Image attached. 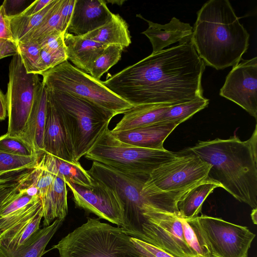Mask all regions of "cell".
<instances>
[{
  "instance_id": "cell-1",
  "label": "cell",
  "mask_w": 257,
  "mask_h": 257,
  "mask_svg": "<svg viewBox=\"0 0 257 257\" xmlns=\"http://www.w3.org/2000/svg\"><path fill=\"white\" fill-rule=\"evenodd\" d=\"M205 66L191 36L152 53L102 82L134 106H173L203 97L201 80Z\"/></svg>"
},
{
  "instance_id": "cell-2",
  "label": "cell",
  "mask_w": 257,
  "mask_h": 257,
  "mask_svg": "<svg viewBox=\"0 0 257 257\" xmlns=\"http://www.w3.org/2000/svg\"><path fill=\"white\" fill-rule=\"evenodd\" d=\"M211 166L207 178L240 202L257 208V129L241 141L236 136L199 142L187 149Z\"/></svg>"
},
{
  "instance_id": "cell-3",
  "label": "cell",
  "mask_w": 257,
  "mask_h": 257,
  "mask_svg": "<svg viewBox=\"0 0 257 257\" xmlns=\"http://www.w3.org/2000/svg\"><path fill=\"white\" fill-rule=\"evenodd\" d=\"M249 34L228 0H210L197 12L191 41L205 64L221 70L238 64Z\"/></svg>"
},
{
  "instance_id": "cell-4",
  "label": "cell",
  "mask_w": 257,
  "mask_h": 257,
  "mask_svg": "<svg viewBox=\"0 0 257 257\" xmlns=\"http://www.w3.org/2000/svg\"><path fill=\"white\" fill-rule=\"evenodd\" d=\"M87 172L116 192L124 207L125 222L120 228L132 237L139 239L144 214L151 208L179 215L177 203L185 191L144 192L142 188L150 175L125 174L95 161Z\"/></svg>"
},
{
  "instance_id": "cell-5",
  "label": "cell",
  "mask_w": 257,
  "mask_h": 257,
  "mask_svg": "<svg viewBox=\"0 0 257 257\" xmlns=\"http://www.w3.org/2000/svg\"><path fill=\"white\" fill-rule=\"evenodd\" d=\"M71 141L76 160L84 156L108 129L113 113L83 98L47 89Z\"/></svg>"
},
{
  "instance_id": "cell-6",
  "label": "cell",
  "mask_w": 257,
  "mask_h": 257,
  "mask_svg": "<svg viewBox=\"0 0 257 257\" xmlns=\"http://www.w3.org/2000/svg\"><path fill=\"white\" fill-rule=\"evenodd\" d=\"M131 237L118 226L88 217L52 249L60 257H144Z\"/></svg>"
},
{
  "instance_id": "cell-7",
  "label": "cell",
  "mask_w": 257,
  "mask_h": 257,
  "mask_svg": "<svg viewBox=\"0 0 257 257\" xmlns=\"http://www.w3.org/2000/svg\"><path fill=\"white\" fill-rule=\"evenodd\" d=\"M178 154L166 149H147L125 144L116 138L108 128L84 157L125 174L149 175Z\"/></svg>"
},
{
  "instance_id": "cell-8",
  "label": "cell",
  "mask_w": 257,
  "mask_h": 257,
  "mask_svg": "<svg viewBox=\"0 0 257 257\" xmlns=\"http://www.w3.org/2000/svg\"><path fill=\"white\" fill-rule=\"evenodd\" d=\"M47 89L85 99L115 115L134 106L107 88L100 80L66 60L41 74Z\"/></svg>"
},
{
  "instance_id": "cell-9",
  "label": "cell",
  "mask_w": 257,
  "mask_h": 257,
  "mask_svg": "<svg viewBox=\"0 0 257 257\" xmlns=\"http://www.w3.org/2000/svg\"><path fill=\"white\" fill-rule=\"evenodd\" d=\"M9 68L6 94L8 116L7 134L20 138L26 128L42 81L38 74L27 73L18 53L13 56Z\"/></svg>"
},
{
  "instance_id": "cell-10",
  "label": "cell",
  "mask_w": 257,
  "mask_h": 257,
  "mask_svg": "<svg viewBox=\"0 0 257 257\" xmlns=\"http://www.w3.org/2000/svg\"><path fill=\"white\" fill-rule=\"evenodd\" d=\"M211 166L186 151L152 172L146 187L167 192L188 191L207 178Z\"/></svg>"
},
{
  "instance_id": "cell-11",
  "label": "cell",
  "mask_w": 257,
  "mask_h": 257,
  "mask_svg": "<svg viewBox=\"0 0 257 257\" xmlns=\"http://www.w3.org/2000/svg\"><path fill=\"white\" fill-rule=\"evenodd\" d=\"M139 239L164 249L175 257H198L186 242L180 217L152 208L144 215Z\"/></svg>"
},
{
  "instance_id": "cell-12",
  "label": "cell",
  "mask_w": 257,
  "mask_h": 257,
  "mask_svg": "<svg viewBox=\"0 0 257 257\" xmlns=\"http://www.w3.org/2000/svg\"><path fill=\"white\" fill-rule=\"evenodd\" d=\"M197 219L212 257H248L255 235L247 227L204 214Z\"/></svg>"
},
{
  "instance_id": "cell-13",
  "label": "cell",
  "mask_w": 257,
  "mask_h": 257,
  "mask_svg": "<svg viewBox=\"0 0 257 257\" xmlns=\"http://www.w3.org/2000/svg\"><path fill=\"white\" fill-rule=\"evenodd\" d=\"M65 182L72 192L73 200L76 206L119 227L124 226V204L113 189L95 179L93 186L90 188L67 181Z\"/></svg>"
},
{
  "instance_id": "cell-14",
  "label": "cell",
  "mask_w": 257,
  "mask_h": 257,
  "mask_svg": "<svg viewBox=\"0 0 257 257\" xmlns=\"http://www.w3.org/2000/svg\"><path fill=\"white\" fill-rule=\"evenodd\" d=\"M219 95L257 117V57L244 60L233 66Z\"/></svg>"
},
{
  "instance_id": "cell-15",
  "label": "cell",
  "mask_w": 257,
  "mask_h": 257,
  "mask_svg": "<svg viewBox=\"0 0 257 257\" xmlns=\"http://www.w3.org/2000/svg\"><path fill=\"white\" fill-rule=\"evenodd\" d=\"M112 14L105 1L75 0L67 32L75 35H85L104 25Z\"/></svg>"
},
{
  "instance_id": "cell-16",
  "label": "cell",
  "mask_w": 257,
  "mask_h": 257,
  "mask_svg": "<svg viewBox=\"0 0 257 257\" xmlns=\"http://www.w3.org/2000/svg\"><path fill=\"white\" fill-rule=\"evenodd\" d=\"M43 152L65 161L77 163L70 139L48 97L43 135Z\"/></svg>"
},
{
  "instance_id": "cell-17",
  "label": "cell",
  "mask_w": 257,
  "mask_h": 257,
  "mask_svg": "<svg viewBox=\"0 0 257 257\" xmlns=\"http://www.w3.org/2000/svg\"><path fill=\"white\" fill-rule=\"evenodd\" d=\"M137 17L148 24V28L142 33L149 39L152 46V54L162 51L171 44L182 42L192 34L193 27L175 17L172 18L168 23L162 25L148 20L140 14L137 15Z\"/></svg>"
},
{
  "instance_id": "cell-18",
  "label": "cell",
  "mask_w": 257,
  "mask_h": 257,
  "mask_svg": "<svg viewBox=\"0 0 257 257\" xmlns=\"http://www.w3.org/2000/svg\"><path fill=\"white\" fill-rule=\"evenodd\" d=\"M175 123L157 122L131 130L112 133L120 141L132 146L155 150H164L163 143L178 125Z\"/></svg>"
},
{
  "instance_id": "cell-19",
  "label": "cell",
  "mask_w": 257,
  "mask_h": 257,
  "mask_svg": "<svg viewBox=\"0 0 257 257\" xmlns=\"http://www.w3.org/2000/svg\"><path fill=\"white\" fill-rule=\"evenodd\" d=\"M64 41L67 60L89 74L93 63L107 46L84 36L75 35L67 32L64 35Z\"/></svg>"
},
{
  "instance_id": "cell-20",
  "label": "cell",
  "mask_w": 257,
  "mask_h": 257,
  "mask_svg": "<svg viewBox=\"0 0 257 257\" xmlns=\"http://www.w3.org/2000/svg\"><path fill=\"white\" fill-rule=\"evenodd\" d=\"M48 92L42 81L31 111L26 128L20 137L41 156L43 152V135L46 119Z\"/></svg>"
},
{
  "instance_id": "cell-21",
  "label": "cell",
  "mask_w": 257,
  "mask_h": 257,
  "mask_svg": "<svg viewBox=\"0 0 257 257\" xmlns=\"http://www.w3.org/2000/svg\"><path fill=\"white\" fill-rule=\"evenodd\" d=\"M37 167L64 181L87 188H90L93 186L94 179L79 162H68L44 153L40 157Z\"/></svg>"
},
{
  "instance_id": "cell-22",
  "label": "cell",
  "mask_w": 257,
  "mask_h": 257,
  "mask_svg": "<svg viewBox=\"0 0 257 257\" xmlns=\"http://www.w3.org/2000/svg\"><path fill=\"white\" fill-rule=\"evenodd\" d=\"M43 206L0 235V247L9 251L17 250L40 229Z\"/></svg>"
},
{
  "instance_id": "cell-23",
  "label": "cell",
  "mask_w": 257,
  "mask_h": 257,
  "mask_svg": "<svg viewBox=\"0 0 257 257\" xmlns=\"http://www.w3.org/2000/svg\"><path fill=\"white\" fill-rule=\"evenodd\" d=\"M41 199L44 227L50 225L56 219L64 220L68 209L67 189L63 179L55 176L51 187Z\"/></svg>"
},
{
  "instance_id": "cell-24",
  "label": "cell",
  "mask_w": 257,
  "mask_h": 257,
  "mask_svg": "<svg viewBox=\"0 0 257 257\" xmlns=\"http://www.w3.org/2000/svg\"><path fill=\"white\" fill-rule=\"evenodd\" d=\"M83 36L106 46L119 45L124 48L132 43L127 24L119 14L113 13L104 25Z\"/></svg>"
},
{
  "instance_id": "cell-25",
  "label": "cell",
  "mask_w": 257,
  "mask_h": 257,
  "mask_svg": "<svg viewBox=\"0 0 257 257\" xmlns=\"http://www.w3.org/2000/svg\"><path fill=\"white\" fill-rule=\"evenodd\" d=\"M169 106L154 104L133 106L123 113L111 132L126 131L157 123Z\"/></svg>"
},
{
  "instance_id": "cell-26",
  "label": "cell",
  "mask_w": 257,
  "mask_h": 257,
  "mask_svg": "<svg viewBox=\"0 0 257 257\" xmlns=\"http://www.w3.org/2000/svg\"><path fill=\"white\" fill-rule=\"evenodd\" d=\"M63 221L56 219L50 225L40 229L15 251H7L0 247V257H41L46 252L47 245Z\"/></svg>"
},
{
  "instance_id": "cell-27",
  "label": "cell",
  "mask_w": 257,
  "mask_h": 257,
  "mask_svg": "<svg viewBox=\"0 0 257 257\" xmlns=\"http://www.w3.org/2000/svg\"><path fill=\"white\" fill-rule=\"evenodd\" d=\"M218 187H221L218 183L207 178L186 192L177 203L179 216L185 219L197 217L204 201Z\"/></svg>"
},
{
  "instance_id": "cell-28",
  "label": "cell",
  "mask_w": 257,
  "mask_h": 257,
  "mask_svg": "<svg viewBox=\"0 0 257 257\" xmlns=\"http://www.w3.org/2000/svg\"><path fill=\"white\" fill-rule=\"evenodd\" d=\"M59 0H53L39 13L30 16L17 15L10 19L13 38L17 44L24 36L45 21L54 11Z\"/></svg>"
},
{
  "instance_id": "cell-29",
  "label": "cell",
  "mask_w": 257,
  "mask_h": 257,
  "mask_svg": "<svg viewBox=\"0 0 257 257\" xmlns=\"http://www.w3.org/2000/svg\"><path fill=\"white\" fill-rule=\"evenodd\" d=\"M209 102V99L203 97L169 106L163 113L158 122L175 123L179 124L206 107Z\"/></svg>"
},
{
  "instance_id": "cell-30",
  "label": "cell",
  "mask_w": 257,
  "mask_h": 257,
  "mask_svg": "<svg viewBox=\"0 0 257 257\" xmlns=\"http://www.w3.org/2000/svg\"><path fill=\"white\" fill-rule=\"evenodd\" d=\"M180 218L184 237L190 248L198 257H212L200 229L197 217L191 219L180 217Z\"/></svg>"
},
{
  "instance_id": "cell-31",
  "label": "cell",
  "mask_w": 257,
  "mask_h": 257,
  "mask_svg": "<svg viewBox=\"0 0 257 257\" xmlns=\"http://www.w3.org/2000/svg\"><path fill=\"white\" fill-rule=\"evenodd\" d=\"M40 157L14 155L0 151V178L6 174L34 168Z\"/></svg>"
},
{
  "instance_id": "cell-32",
  "label": "cell",
  "mask_w": 257,
  "mask_h": 257,
  "mask_svg": "<svg viewBox=\"0 0 257 257\" xmlns=\"http://www.w3.org/2000/svg\"><path fill=\"white\" fill-rule=\"evenodd\" d=\"M63 1L59 0L53 13L39 26L24 36L19 42L27 41L38 42L55 31L61 32V10Z\"/></svg>"
},
{
  "instance_id": "cell-33",
  "label": "cell",
  "mask_w": 257,
  "mask_h": 257,
  "mask_svg": "<svg viewBox=\"0 0 257 257\" xmlns=\"http://www.w3.org/2000/svg\"><path fill=\"white\" fill-rule=\"evenodd\" d=\"M124 48L119 45H109L93 63L89 74L100 80L102 75L120 59Z\"/></svg>"
},
{
  "instance_id": "cell-34",
  "label": "cell",
  "mask_w": 257,
  "mask_h": 257,
  "mask_svg": "<svg viewBox=\"0 0 257 257\" xmlns=\"http://www.w3.org/2000/svg\"><path fill=\"white\" fill-rule=\"evenodd\" d=\"M30 170L23 171L18 175L14 173L0 178V209L18 192Z\"/></svg>"
},
{
  "instance_id": "cell-35",
  "label": "cell",
  "mask_w": 257,
  "mask_h": 257,
  "mask_svg": "<svg viewBox=\"0 0 257 257\" xmlns=\"http://www.w3.org/2000/svg\"><path fill=\"white\" fill-rule=\"evenodd\" d=\"M18 53L28 73L39 75L38 62L41 47L37 42L27 41L17 43Z\"/></svg>"
},
{
  "instance_id": "cell-36",
  "label": "cell",
  "mask_w": 257,
  "mask_h": 257,
  "mask_svg": "<svg viewBox=\"0 0 257 257\" xmlns=\"http://www.w3.org/2000/svg\"><path fill=\"white\" fill-rule=\"evenodd\" d=\"M0 151L17 156L40 157L35 150L21 138L10 136L7 133L0 136Z\"/></svg>"
},
{
  "instance_id": "cell-37",
  "label": "cell",
  "mask_w": 257,
  "mask_h": 257,
  "mask_svg": "<svg viewBox=\"0 0 257 257\" xmlns=\"http://www.w3.org/2000/svg\"><path fill=\"white\" fill-rule=\"evenodd\" d=\"M42 206L40 198L7 216L0 217V235L7 230L36 211Z\"/></svg>"
},
{
  "instance_id": "cell-38",
  "label": "cell",
  "mask_w": 257,
  "mask_h": 257,
  "mask_svg": "<svg viewBox=\"0 0 257 257\" xmlns=\"http://www.w3.org/2000/svg\"><path fill=\"white\" fill-rule=\"evenodd\" d=\"M64 35L59 31H55L38 43L42 49L54 53L66 55Z\"/></svg>"
},
{
  "instance_id": "cell-39",
  "label": "cell",
  "mask_w": 257,
  "mask_h": 257,
  "mask_svg": "<svg viewBox=\"0 0 257 257\" xmlns=\"http://www.w3.org/2000/svg\"><path fill=\"white\" fill-rule=\"evenodd\" d=\"M67 60L66 54L54 53L41 49L38 62L39 75Z\"/></svg>"
},
{
  "instance_id": "cell-40",
  "label": "cell",
  "mask_w": 257,
  "mask_h": 257,
  "mask_svg": "<svg viewBox=\"0 0 257 257\" xmlns=\"http://www.w3.org/2000/svg\"><path fill=\"white\" fill-rule=\"evenodd\" d=\"M131 239L144 257H175L164 249L149 243L132 237Z\"/></svg>"
},
{
  "instance_id": "cell-41",
  "label": "cell",
  "mask_w": 257,
  "mask_h": 257,
  "mask_svg": "<svg viewBox=\"0 0 257 257\" xmlns=\"http://www.w3.org/2000/svg\"><path fill=\"white\" fill-rule=\"evenodd\" d=\"M26 0H5L3 2V6L6 15L11 19L22 13L28 6Z\"/></svg>"
},
{
  "instance_id": "cell-42",
  "label": "cell",
  "mask_w": 257,
  "mask_h": 257,
  "mask_svg": "<svg viewBox=\"0 0 257 257\" xmlns=\"http://www.w3.org/2000/svg\"><path fill=\"white\" fill-rule=\"evenodd\" d=\"M75 0H63L61 10V31L65 34L71 19Z\"/></svg>"
},
{
  "instance_id": "cell-43",
  "label": "cell",
  "mask_w": 257,
  "mask_h": 257,
  "mask_svg": "<svg viewBox=\"0 0 257 257\" xmlns=\"http://www.w3.org/2000/svg\"><path fill=\"white\" fill-rule=\"evenodd\" d=\"M0 39L15 42L11 31L10 19L6 15L2 5L0 6Z\"/></svg>"
},
{
  "instance_id": "cell-44",
  "label": "cell",
  "mask_w": 257,
  "mask_h": 257,
  "mask_svg": "<svg viewBox=\"0 0 257 257\" xmlns=\"http://www.w3.org/2000/svg\"><path fill=\"white\" fill-rule=\"evenodd\" d=\"M18 53V45L15 42L0 39V60L13 56Z\"/></svg>"
},
{
  "instance_id": "cell-45",
  "label": "cell",
  "mask_w": 257,
  "mask_h": 257,
  "mask_svg": "<svg viewBox=\"0 0 257 257\" xmlns=\"http://www.w3.org/2000/svg\"><path fill=\"white\" fill-rule=\"evenodd\" d=\"M53 0H36L33 2L22 13L19 15L30 16L39 13L49 5Z\"/></svg>"
},
{
  "instance_id": "cell-46",
  "label": "cell",
  "mask_w": 257,
  "mask_h": 257,
  "mask_svg": "<svg viewBox=\"0 0 257 257\" xmlns=\"http://www.w3.org/2000/svg\"><path fill=\"white\" fill-rule=\"evenodd\" d=\"M7 115V101L6 95L0 89V120L6 119Z\"/></svg>"
},
{
  "instance_id": "cell-47",
  "label": "cell",
  "mask_w": 257,
  "mask_h": 257,
  "mask_svg": "<svg viewBox=\"0 0 257 257\" xmlns=\"http://www.w3.org/2000/svg\"><path fill=\"white\" fill-rule=\"evenodd\" d=\"M250 216L253 223L256 225L257 224V208L252 210Z\"/></svg>"
}]
</instances>
